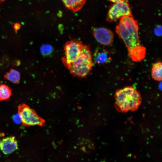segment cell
Listing matches in <instances>:
<instances>
[{"label":"cell","instance_id":"obj_1","mask_svg":"<svg viewBox=\"0 0 162 162\" xmlns=\"http://www.w3.org/2000/svg\"><path fill=\"white\" fill-rule=\"evenodd\" d=\"M137 22L132 15L122 17L116 29V32L124 42L130 58L136 62L142 61L146 53V47L140 43Z\"/></svg>","mask_w":162,"mask_h":162},{"label":"cell","instance_id":"obj_2","mask_svg":"<svg viewBox=\"0 0 162 162\" xmlns=\"http://www.w3.org/2000/svg\"><path fill=\"white\" fill-rule=\"evenodd\" d=\"M114 97L116 109L122 112L136 110L141 103L142 98L139 92L131 86L117 90Z\"/></svg>","mask_w":162,"mask_h":162},{"label":"cell","instance_id":"obj_3","mask_svg":"<svg viewBox=\"0 0 162 162\" xmlns=\"http://www.w3.org/2000/svg\"><path fill=\"white\" fill-rule=\"evenodd\" d=\"M92 56L89 47L84 45L77 58L71 64L68 69L74 76L80 78L87 77L93 66Z\"/></svg>","mask_w":162,"mask_h":162},{"label":"cell","instance_id":"obj_4","mask_svg":"<svg viewBox=\"0 0 162 162\" xmlns=\"http://www.w3.org/2000/svg\"><path fill=\"white\" fill-rule=\"evenodd\" d=\"M84 44L78 39H73L67 42L64 44V56L62 60L64 66L69 69L71 64L79 55Z\"/></svg>","mask_w":162,"mask_h":162},{"label":"cell","instance_id":"obj_5","mask_svg":"<svg viewBox=\"0 0 162 162\" xmlns=\"http://www.w3.org/2000/svg\"><path fill=\"white\" fill-rule=\"evenodd\" d=\"M18 113L21 118L22 124L25 126L35 125L42 126L44 124V120L39 117L33 109L25 104L19 105Z\"/></svg>","mask_w":162,"mask_h":162},{"label":"cell","instance_id":"obj_6","mask_svg":"<svg viewBox=\"0 0 162 162\" xmlns=\"http://www.w3.org/2000/svg\"><path fill=\"white\" fill-rule=\"evenodd\" d=\"M131 10L128 0L115 3L109 10L107 21L112 22L124 16L131 15Z\"/></svg>","mask_w":162,"mask_h":162},{"label":"cell","instance_id":"obj_7","mask_svg":"<svg viewBox=\"0 0 162 162\" xmlns=\"http://www.w3.org/2000/svg\"><path fill=\"white\" fill-rule=\"evenodd\" d=\"M93 34L96 40L103 45L109 46L113 42V33L107 28H95L93 31Z\"/></svg>","mask_w":162,"mask_h":162},{"label":"cell","instance_id":"obj_8","mask_svg":"<svg viewBox=\"0 0 162 162\" xmlns=\"http://www.w3.org/2000/svg\"><path fill=\"white\" fill-rule=\"evenodd\" d=\"M18 148V145L14 136L4 138L0 142V148L5 154H9Z\"/></svg>","mask_w":162,"mask_h":162},{"label":"cell","instance_id":"obj_9","mask_svg":"<svg viewBox=\"0 0 162 162\" xmlns=\"http://www.w3.org/2000/svg\"><path fill=\"white\" fill-rule=\"evenodd\" d=\"M94 60L98 64H106L111 61L110 52L107 50L102 49H96L94 54Z\"/></svg>","mask_w":162,"mask_h":162},{"label":"cell","instance_id":"obj_10","mask_svg":"<svg viewBox=\"0 0 162 162\" xmlns=\"http://www.w3.org/2000/svg\"><path fill=\"white\" fill-rule=\"evenodd\" d=\"M86 0H62L65 6L74 12L80 10L85 4Z\"/></svg>","mask_w":162,"mask_h":162},{"label":"cell","instance_id":"obj_11","mask_svg":"<svg viewBox=\"0 0 162 162\" xmlns=\"http://www.w3.org/2000/svg\"><path fill=\"white\" fill-rule=\"evenodd\" d=\"M161 62H158L153 64L151 69V76L155 80L161 81L162 80V65Z\"/></svg>","mask_w":162,"mask_h":162},{"label":"cell","instance_id":"obj_12","mask_svg":"<svg viewBox=\"0 0 162 162\" xmlns=\"http://www.w3.org/2000/svg\"><path fill=\"white\" fill-rule=\"evenodd\" d=\"M4 78L11 82L16 83L19 82L20 78V74L17 70L11 69L4 75Z\"/></svg>","mask_w":162,"mask_h":162},{"label":"cell","instance_id":"obj_13","mask_svg":"<svg viewBox=\"0 0 162 162\" xmlns=\"http://www.w3.org/2000/svg\"><path fill=\"white\" fill-rule=\"evenodd\" d=\"M12 94V90L8 86L4 84L0 85V101L9 99Z\"/></svg>","mask_w":162,"mask_h":162},{"label":"cell","instance_id":"obj_14","mask_svg":"<svg viewBox=\"0 0 162 162\" xmlns=\"http://www.w3.org/2000/svg\"><path fill=\"white\" fill-rule=\"evenodd\" d=\"M52 51V47L49 44H43L40 48V51L41 54L45 56L49 55Z\"/></svg>","mask_w":162,"mask_h":162},{"label":"cell","instance_id":"obj_15","mask_svg":"<svg viewBox=\"0 0 162 162\" xmlns=\"http://www.w3.org/2000/svg\"><path fill=\"white\" fill-rule=\"evenodd\" d=\"M155 34L158 36H160L162 34V28L161 26H158L155 28L154 30Z\"/></svg>","mask_w":162,"mask_h":162},{"label":"cell","instance_id":"obj_16","mask_svg":"<svg viewBox=\"0 0 162 162\" xmlns=\"http://www.w3.org/2000/svg\"><path fill=\"white\" fill-rule=\"evenodd\" d=\"M14 122L16 123H19L20 122H21V118L18 113V115H15L14 116Z\"/></svg>","mask_w":162,"mask_h":162},{"label":"cell","instance_id":"obj_17","mask_svg":"<svg viewBox=\"0 0 162 162\" xmlns=\"http://www.w3.org/2000/svg\"><path fill=\"white\" fill-rule=\"evenodd\" d=\"M21 25L20 24L18 23H15L14 25V30L17 31L20 28Z\"/></svg>","mask_w":162,"mask_h":162},{"label":"cell","instance_id":"obj_18","mask_svg":"<svg viewBox=\"0 0 162 162\" xmlns=\"http://www.w3.org/2000/svg\"><path fill=\"white\" fill-rule=\"evenodd\" d=\"M108 0L112 2H113L114 3H116V2H119L120 1H121L123 0Z\"/></svg>","mask_w":162,"mask_h":162},{"label":"cell","instance_id":"obj_19","mask_svg":"<svg viewBox=\"0 0 162 162\" xmlns=\"http://www.w3.org/2000/svg\"><path fill=\"white\" fill-rule=\"evenodd\" d=\"M5 0H0V3L4 2Z\"/></svg>","mask_w":162,"mask_h":162}]
</instances>
